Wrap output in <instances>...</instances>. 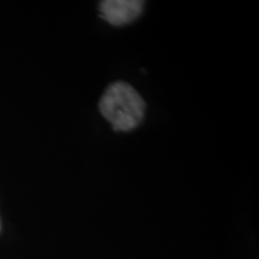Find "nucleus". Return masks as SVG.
<instances>
[{
	"instance_id": "3",
	"label": "nucleus",
	"mask_w": 259,
	"mask_h": 259,
	"mask_svg": "<svg viewBox=\"0 0 259 259\" xmlns=\"http://www.w3.org/2000/svg\"><path fill=\"white\" fill-rule=\"evenodd\" d=\"M0 229H2V223H0Z\"/></svg>"
},
{
	"instance_id": "2",
	"label": "nucleus",
	"mask_w": 259,
	"mask_h": 259,
	"mask_svg": "<svg viewBox=\"0 0 259 259\" xmlns=\"http://www.w3.org/2000/svg\"><path fill=\"white\" fill-rule=\"evenodd\" d=\"M144 3L139 0H105L100 4V16L109 24L120 27L131 23L143 12Z\"/></svg>"
},
{
	"instance_id": "1",
	"label": "nucleus",
	"mask_w": 259,
	"mask_h": 259,
	"mask_svg": "<svg viewBox=\"0 0 259 259\" xmlns=\"http://www.w3.org/2000/svg\"><path fill=\"white\" fill-rule=\"evenodd\" d=\"M101 114L116 132H128L144 119L145 102L134 87L126 82L111 84L100 100Z\"/></svg>"
}]
</instances>
